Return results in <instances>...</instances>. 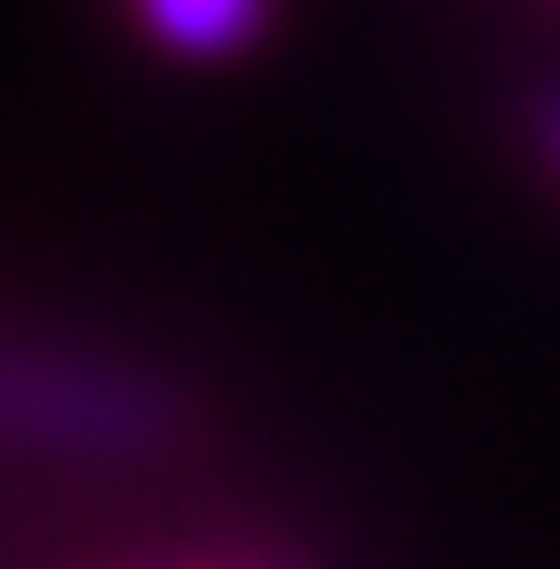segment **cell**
<instances>
[{
    "mask_svg": "<svg viewBox=\"0 0 560 569\" xmlns=\"http://www.w3.org/2000/svg\"><path fill=\"white\" fill-rule=\"evenodd\" d=\"M121 18L164 61H233L277 27V0H121Z\"/></svg>",
    "mask_w": 560,
    "mask_h": 569,
    "instance_id": "cell-1",
    "label": "cell"
},
{
    "mask_svg": "<svg viewBox=\"0 0 560 569\" xmlns=\"http://www.w3.org/2000/svg\"><path fill=\"white\" fill-rule=\"evenodd\" d=\"M27 371L61 389V423H70L78 440H139V431H147V406L121 389V380H104L96 362H70V371H43V362H27Z\"/></svg>",
    "mask_w": 560,
    "mask_h": 569,
    "instance_id": "cell-2",
    "label": "cell"
},
{
    "mask_svg": "<svg viewBox=\"0 0 560 569\" xmlns=\"http://www.w3.org/2000/svg\"><path fill=\"white\" fill-rule=\"evenodd\" d=\"M534 139H543V164L560 173V87L543 96V104H534Z\"/></svg>",
    "mask_w": 560,
    "mask_h": 569,
    "instance_id": "cell-3",
    "label": "cell"
}]
</instances>
